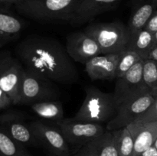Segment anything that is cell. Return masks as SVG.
Returning a JSON list of instances; mask_svg holds the SVG:
<instances>
[{
	"label": "cell",
	"mask_w": 157,
	"mask_h": 156,
	"mask_svg": "<svg viewBox=\"0 0 157 156\" xmlns=\"http://www.w3.org/2000/svg\"><path fill=\"white\" fill-rule=\"evenodd\" d=\"M15 53L26 70L52 82L69 86L79 79L74 61L56 38L29 35L17 44Z\"/></svg>",
	"instance_id": "1"
},
{
	"label": "cell",
	"mask_w": 157,
	"mask_h": 156,
	"mask_svg": "<svg viewBox=\"0 0 157 156\" xmlns=\"http://www.w3.org/2000/svg\"><path fill=\"white\" fill-rule=\"evenodd\" d=\"M82 0H21L14 6L20 15L39 22H70Z\"/></svg>",
	"instance_id": "2"
},
{
	"label": "cell",
	"mask_w": 157,
	"mask_h": 156,
	"mask_svg": "<svg viewBox=\"0 0 157 156\" xmlns=\"http://www.w3.org/2000/svg\"><path fill=\"white\" fill-rule=\"evenodd\" d=\"M117 110L113 93H105L90 86L85 88L83 103L74 118L82 122L107 125L115 116Z\"/></svg>",
	"instance_id": "3"
},
{
	"label": "cell",
	"mask_w": 157,
	"mask_h": 156,
	"mask_svg": "<svg viewBox=\"0 0 157 156\" xmlns=\"http://www.w3.org/2000/svg\"><path fill=\"white\" fill-rule=\"evenodd\" d=\"M84 32L94 38L102 54L123 51L127 49L130 39L127 26L120 21L89 24Z\"/></svg>",
	"instance_id": "4"
},
{
	"label": "cell",
	"mask_w": 157,
	"mask_h": 156,
	"mask_svg": "<svg viewBox=\"0 0 157 156\" xmlns=\"http://www.w3.org/2000/svg\"><path fill=\"white\" fill-rule=\"evenodd\" d=\"M60 96L61 92L54 82L25 68L18 104L31 106L41 101L58 100Z\"/></svg>",
	"instance_id": "5"
},
{
	"label": "cell",
	"mask_w": 157,
	"mask_h": 156,
	"mask_svg": "<svg viewBox=\"0 0 157 156\" xmlns=\"http://www.w3.org/2000/svg\"><path fill=\"white\" fill-rule=\"evenodd\" d=\"M25 67L18 59L8 50L0 51V88L18 105Z\"/></svg>",
	"instance_id": "6"
},
{
	"label": "cell",
	"mask_w": 157,
	"mask_h": 156,
	"mask_svg": "<svg viewBox=\"0 0 157 156\" xmlns=\"http://www.w3.org/2000/svg\"><path fill=\"white\" fill-rule=\"evenodd\" d=\"M144 61H138L124 76L117 78L113 91L117 107L132 98L150 92L144 80Z\"/></svg>",
	"instance_id": "7"
},
{
	"label": "cell",
	"mask_w": 157,
	"mask_h": 156,
	"mask_svg": "<svg viewBox=\"0 0 157 156\" xmlns=\"http://www.w3.org/2000/svg\"><path fill=\"white\" fill-rule=\"evenodd\" d=\"M56 123L68 145L79 148L107 130L101 124L82 122L75 118L63 119Z\"/></svg>",
	"instance_id": "8"
},
{
	"label": "cell",
	"mask_w": 157,
	"mask_h": 156,
	"mask_svg": "<svg viewBox=\"0 0 157 156\" xmlns=\"http://www.w3.org/2000/svg\"><path fill=\"white\" fill-rule=\"evenodd\" d=\"M29 126L40 145L55 156H71V150L60 128L42 121L29 122Z\"/></svg>",
	"instance_id": "9"
},
{
	"label": "cell",
	"mask_w": 157,
	"mask_h": 156,
	"mask_svg": "<svg viewBox=\"0 0 157 156\" xmlns=\"http://www.w3.org/2000/svg\"><path fill=\"white\" fill-rule=\"evenodd\" d=\"M155 98L150 92L133 97L117 107L114 117L107 123V131H115L125 128L134 122L135 119L147 111Z\"/></svg>",
	"instance_id": "10"
},
{
	"label": "cell",
	"mask_w": 157,
	"mask_h": 156,
	"mask_svg": "<svg viewBox=\"0 0 157 156\" xmlns=\"http://www.w3.org/2000/svg\"><path fill=\"white\" fill-rule=\"evenodd\" d=\"M0 127L17 142L25 147L40 145L26 122L22 113L16 111H7L0 115Z\"/></svg>",
	"instance_id": "11"
},
{
	"label": "cell",
	"mask_w": 157,
	"mask_h": 156,
	"mask_svg": "<svg viewBox=\"0 0 157 156\" xmlns=\"http://www.w3.org/2000/svg\"><path fill=\"white\" fill-rule=\"evenodd\" d=\"M65 47L74 61L84 64L91 58L102 54L94 38L84 31L70 34L66 38Z\"/></svg>",
	"instance_id": "12"
},
{
	"label": "cell",
	"mask_w": 157,
	"mask_h": 156,
	"mask_svg": "<svg viewBox=\"0 0 157 156\" xmlns=\"http://www.w3.org/2000/svg\"><path fill=\"white\" fill-rule=\"evenodd\" d=\"M120 53L101 54L91 58L85 65V71L91 80H105L116 78Z\"/></svg>",
	"instance_id": "13"
},
{
	"label": "cell",
	"mask_w": 157,
	"mask_h": 156,
	"mask_svg": "<svg viewBox=\"0 0 157 156\" xmlns=\"http://www.w3.org/2000/svg\"><path fill=\"white\" fill-rule=\"evenodd\" d=\"M121 1L122 0H82L70 23L75 26L85 24L98 15L111 10Z\"/></svg>",
	"instance_id": "14"
},
{
	"label": "cell",
	"mask_w": 157,
	"mask_h": 156,
	"mask_svg": "<svg viewBox=\"0 0 157 156\" xmlns=\"http://www.w3.org/2000/svg\"><path fill=\"white\" fill-rule=\"evenodd\" d=\"M74 156H119L113 132L106 130L80 148Z\"/></svg>",
	"instance_id": "15"
},
{
	"label": "cell",
	"mask_w": 157,
	"mask_h": 156,
	"mask_svg": "<svg viewBox=\"0 0 157 156\" xmlns=\"http://www.w3.org/2000/svg\"><path fill=\"white\" fill-rule=\"evenodd\" d=\"M156 9V0H131V14L127 24L130 36L145 28Z\"/></svg>",
	"instance_id": "16"
},
{
	"label": "cell",
	"mask_w": 157,
	"mask_h": 156,
	"mask_svg": "<svg viewBox=\"0 0 157 156\" xmlns=\"http://www.w3.org/2000/svg\"><path fill=\"white\" fill-rule=\"evenodd\" d=\"M134 140L133 156H139L143 151L153 146L157 139V122L127 125Z\"/></svg>",
	"instance_id": "17"
},
{
	"label": "cell",
	"mask_w": 157,
	"mask_h": 156,
	"mask_svg": "<svg viewBox=\"0 0 157 156\" xmlns=\"http://www.w3.org/2000/svg\"><path fill=\"white\" fill-rule=\"evenodd\" d=\"M25 25L23 20L9 9H0V47L18 39Z\"/></svg>",
	"instance_id": "18"
},
{
	"label": "cell",
	"mask_w": 157,
	"mask_h": 156,
	"mask_svg": "<svg viewBox=\"0 0 157 156\" xmlns=\"http://www.w3.org/2000/svg\"><path fill=\"white\" fill-rule=\"evenodd\" d=\"M154 47L153 33L144 28L130 35L127 49L136 52L143 60H147Z\"/></svg>",
	"instance_id": "19"
},
{
	"label": "cell",
	"mask_w": 157,
	"mask_h": 156,
	"mask_svg": "<svg viewBox=\"0 0 157 156\" xmlns=\"http://www.w3.org/2000/svg\"><path fill=\"white\" fill-rule=\"evenodd\" d=\"M30 106L34 113L41 119L56 122L64 119V107L61 101H41L32 104Z\"/></svg>",
	"instance_id": "20"
},
{
	"label": "cell",
	"mask_w": 157,
	"mask_h": 156,
	"mask_svg": "<svg viewBox=\"0 0 157 156\" xmlns=\"http://www.w3.org/2000/svg\"><path fill=\"white\" fill-rule=\"evenodd\" d=\"M0 156H33L0 127Z\"/></svg>",
	"instance_id": "21"
},
{
	"label": "cell",
	"mask_w": 157,
	"mask_h": 156,
	"mask_svg": "<svg viewBox=\"0 0 157 156\" xmlns=\"http://www.w3.org/2000/svg\"><path fill=\"white\" fill-rule=\"evenodd\" d=\"M113 132L118 155L133 156L134 140L127 127Z\"/></svg>",
	"instance_id": "22"
},
{
	"label": "cell",
	"mask_w": 157,
	"mask_h": 156,
	"mask_svg": "<svg viewBox=\"0 0 157 156\" xmlns=\"http://www.w3.org/2000/svg\"><path fill=\"white\" fill-rule=\"evenodd\" d=\"M140 60L143 59L140 57V55L130 49H125L123 51L120 52L116 79L124 76Z\"/></svg>",
	"instance_id": "23"
},
{
	"label": "cell",
	"mask_w": 157,
	"mask_h": 156,
	"mask_svg": "<svg viewBox=\"0 0 157 156\" xmlns=\"http://www.w3.org/2000/svg\"><path fill=\"white\" fill-rule=\"evenodd\" d=\"M143 76L146 85L151 91L157 86V61L152 59L144 60Z\"/></svg>",
	"instance_id": "24"
},
{
	"label": "cell",
	"mask_w": 157,
	"mask_h": 156,
	"mask_svg": "<svg viewBox=\"0 0 157 156\" xmlns=\"http://www.w3.org/2000/svg\"><path fill=\"white\" fill-rule=\"evenodd\" d=\"M153 122H157V98L155 99L154 102L149 107L148 110L138 116L132 123L144 124Z\"/></svg>",
	"instance_id": "25"
},
{
	"label": "cell",
	"mask_w": 157,
	"mask_h": 156,
	"mask_svg": "<svg viewBox=\"0 0 157 156\" xmlns=\"http://www.w3.org/2000/svg\"><path fill=\"white\" fill-rule=\"evenodd\" d=\"M11 105H13L10 96L0 88V111L8 109Z\"/></svg>",
	"instance_id": "26"
},
{
	"label": "cell",
	"mask_w": 157,
	"mask_h": 156,
	"mask_svg": "<svg viewBox=\"0 0 157 156\" xmlns=\"http://www.w3.org/2000/svg\"><path fill=\"white\" fill-rule=\"evenodd\" d=\"M144 28L150 31V32L153 34L157 31V9L153 12L152 16L150 17Z\"/></svg>",
	"instance_id": "27"
},
{
	"label": "cell",
	"mask_w": 157,
	"mask_h": 156,
	"mask_svg": "<svg viewBox=\"0 0 157 156\" xmlns=\"http://www.w3.org/2000/svg\"><path fill=\"white\" fill-rule=\"evenodd\" d=\"M21 0H0V9H9Z\"/></svg>",
	"instance_id": "28"
},
{
	"label": "cell",
	"mask_w": 157,
	"mask_h": 156,
	"mask_svg": "<svg viewBox=\"0 0 157 156\" xmlns=\"http://www.w3.org/2000/svg\"><path fill=\"white\" fill-rule=\"evenodd\" d=\"M139 156H157V148L154 145L143 151Z\"/></svg>",
	"instance_id": "29"
},
{
	"label": "cell",
	"mask_w": 157,
	"mask_h": 156,
	"mask_svg": "<svg viewBox=\"0 0 157 156\" xmlns=\"http://www.w3.org/2000/svg\"><path fill=\"white\" fill-rule=\"evenodd\" d=\"M148 59L156 60V61H157V46L156 47H155L154 48H153V50H152L150 56H149Z\"/></svg>",
	"instance_id": "30"
},
{
	"label": "cell",
	"mask_w": 157,
	"mask_h": 156,
	"mask_svg": "<svg viewBox=\"0 0 157 156\" xmlns=\"http://www.w3.org/2000/svg\"><path fill=\"white\" fill-rule=\"evenodd\" d=\"M150 93H151V95L155 98V99L157 98V86L153 89V90H152L151 91H150Z\"/></svg>",
	"instance_id": "31"
},
{
	"label": "cell",
	"mask_w": 157,
	"mask_h": 156,
	"mask_svg": "<svg viewBox=\"0 0 157 156\" xmlns=\"http://www.w3.org/2000/svg\"><path fill=\"white\" fill-rule=\"evenodd\" d=\"M153 37H154V43H155V47L157 46V31L153 34Z\"/></svg>",
	"instance_id": "32"
},
{
	"label": "cell",
	"mask_w": 157,
	"mask_h": 156,
	"mask_svg": "<svg viewBox=\"0 0 157 156\" xmlns=\"http://www.w3.org/2000/svg\"><path fill=\"white\" fill-rule=\"evenodd\" d=\"M153 145H154V146L157 148V139H156V141H155V142H154V144H153Z\"/></svg>",
	"instance_id": "33"
},
{
	"label": "cell",
	"mask_w": 157,
	"mask_h": 156,
	"mask_svg": "<svg viewBox=\"0 0 157 156\" xmlns=\"http://www.w3.org/2000/svg\"><path fill=\"white\" fill-rule=\"evenodd\" d=\"M156 1H157V0H156Z\"/></svg>",
	"instance_id": "34"
}]
</instances>
